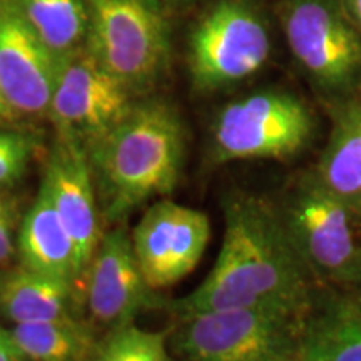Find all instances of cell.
Here are the masks:
<instances>
[{
  "label": "cell",
  "mask_w": 361,
  "mask_h": 361,
  "mask_svg": "<svg viewBox=\"0 0 361 361\" xmlns=\"http://www.w3.org/2000/svg\"><path fill=\"white\" fill-rule=\"evenodd\" d=\"M156 305L154 290L144 278L128 229L116 228L104 234L87 269V306L94 322L116 329L134 323Z\"/></svg>",
  "instance_id": "12"
},
{
  "label": "cell",
  "mask_w": 361,
  "mask_h": 361,
  "mask_svg": "<svg viewBox=\"0 0 361 361\" xmlns=\"http://www.w3.org/2000/svg\"><path fill=\"white\" fill-rule=\"evenodd\" d=\"M133 246L152 290H164L191 274L201 263L211 239L206 213L162 197L135 224Z\"/></svg>",
  "instance_id": "10"
},
{
  "label": "cell",
  "mask_w": 361,
  "mask_h": 361,
  "mask_svg": "<svg viewBox=\"0 0 361 361\" xmlns=\"http://www.w3.org/2000/svg\"><path fill=\"white\" fill-rule=\"evenodd\" d=\"M57 69L19 0H0V90L17 114H47Z\"/></svg>",
  "instance_id": "11"
},
{
  "label": "cell",
  "mask_w": 361,
  "mask_h": 361,
  "mask_svg": "<svg viewBox=\"0 0 361 361\" xmlns=\"http://www.w3.org/2000/svg\"><path fill=\"white\" fill-rule=\"evenodd\" d=\"M288 47L329 107L361 96V37L341 0H281Z\"/></svg>",
  "instance_id": "5"
},
{
  "label": "cell",
  "mask_w": 361,
  "mask_h": 361,
  "mask_svg": "<svg viewBox=\"0 0 361 361\" xmlns=\"http://www.w3.org/2000/svg\"><path fill=\"white\" fill-rule=\"evenodd\" d=\"M130 94L80 45L59 61L47 116L57 137L87 149L128 116L134 106Z\"/></svg>",
  "instance_id": "9"
},
{
  "label": "cell",
  "mask_w": 361,
  "mask_h": 361,
  "mask_svg": "<svg viewBox=\"0 0 361 361\" xmlns=\"http://www.w3.org/2000/svg\"><path fill=\"white\" fill-rule=\"evenodd\" d=\"M313 112L295 94L263 89L226 104L213 126V161L276 159L300 156L313 142Z\"/></svg>",
  "instance_id": "7"
},
{
  "label": "cell",
  "mask_w": 361,
  "mask_h": 361,
  "mask_svg": "<svg viewBox=\"0 0 361 361\" xmlns=\"http://www.w3.org/2000/svg\"><path fill=\"white\" fill-rule=\"evenodd\" d=\"M17 250L27 269L72 284L80 278L78 250L44 183L20 224Z\"/></svg>",
  "instance_id": "14"
},
{
  "label": "cell",
  "mask_w": 361,
  "mask_h": 361,
  "mask_svg": "<svg viewBox=\"0 0 361 361\" xmlns=\"http://www.w3.org/2000/svg\"><path fill=\"white\" fill-rule=\"evenodd\" d=\"M97 361H173L166 336L146 331L134 323L111 329L109 336L99 348Z\"/></svg>",
  "instance_id": "20"
},
{
  "label": "cell",
  "mask_w": 361,
  "mask_h": 361,
  "mask_svg": "<svg viewBox=\"0 0 361 361\" xmlns=\"http://www.w3.org/2000/svg\"><path fill=\"white\" fill-rule=\"evenodd\" d=\"M179 316L173 348L183 361H301L308 313L228 308Z\"/></svg>",
  "instance_id": "4"
},
{
  "label": "cell",
  "mask_w": 361,
  "mask_h": 361,
  "mask_svg": "<svg viewBox=\"0 0 361 361\" xmlns=\"http://www.w3.org/2000/svg\"><path fill=\"white\" fill-rule=\"evenodd\" d=\"M4 200V194H2V197H0V201H2Z\"/></svg>",
  "instance_id": "27"
},
{
  "label": "cell",
  "mask_w": 361,
  "mask_h": 361,
  "mask_svg": "<svg viewBox=\"0 0 361 361\" xmlns=\"http://www.w3.org/2000/svg\"><path fill=\"white\" fill-rule=\"evenodd\" d=\"M85 45L126 87L142 90L159 79L169 61V25L154 0H84Z\"/></svg>",
  "instance_id": "6"
},
{
  "label": "cell",
  "mask_w": 361,
  "mask_h": 361,
  "mask_svg": "<svg viewBox=\"0 0 361 361\" xmlns=\"http://www.w3.org/2000/svg\"><path fill=\"white\" fill-rule=\"evenodd\" d=\"M42 183L74 241L82 276L104 236L99 226L101 207L87 149L75 141L57 137L49 152Z\"/></svg>",
  "instance_id": "13"
},
{
  "label": "cell",
  "mask_w": 361,
  "mask_h": 361,
  "mask_svg": "<svg viewBox=\"0 0 361 361\" xmlns=\"http://www.w3.org/2000/svg\"><path fill=\"white\" fill-rule=\"evenodd\" d=\"M72 283L24 266L0 281V310L16 324L72 318Z\"/></svg>",
  "instance_id": "17"
},
{
  "label": "cell",
  "mask_w": 361,
  "mask_h": 361,
  "mask_svg": "<svg viewBox=\"0 0 361 361\" xmlns=\"http://www.w3.org/2000/svg\"><path fill=\"white\" fill-rule=\"evenodd\" d=\"M184 152L183 123L169 104H134L87 147L101 214L116 223L152 197L169 196L179 183Z\"/></svg>",
  "instance_id": "2"
},
{
  "label": "cell",
  "mask_w": 361,
  "mask_h": 361,
  "mask_svg": "<svg viewBox=\"0 0 361 361\" xmlns=\"http://www.w3.org/2000/svg\"><path fill=\"white\" fill-rule=\"evenodd\" d=\"M271 54L268 22L251 0H219L189 39V74L200 92L233 87L263 69Z\"/></svg>",
  "instance_id": "8"
},
{
  "label": "cell",
  "mask_w": 361,
  "mask_h": 361,
  "mask_svg": "<svg viewBox=\"0 0 361 361\" xmlns=\"http://www.w3.org/2000/svg\"><path fill=\"white\" fill-rule=\"evenodd\" d=\"M0 197H2V194H0Z\"/></svg>",
  "instance_id": "28"
},
{
  "label": "cell",
  "mask_w": 361,
  "mask_h": 361,
  "mask_svg": "<svg viewBox=\"0 0 361 361\" xmlns=\"http://www.w3.org/2000/svg\"><path fill=\"white\" fill-rule=\"evenodd\" d=\"M17 116H19L17 114V111L13 109V107L11 106V102L7 101L6 96H4V92L0 90V124L12 123Z\"/></svg>",
  "instance_id": "25"
},
{
  "label": "cell",
  "mask_w": 361,
  "mask_h": 361,
  "mask_svg": "<svg viewBox=\"0 0 361 361\" xmlns=\"http://www.w3.org/2000/svg\"><path fill=\"white\" fill-rule=\"evenodd\" d=\"M333 126L316 174L361 216V96L331 107Z\"/></svg>",
  "instance_id": "16"
},
{
  "label": "cell",
  "mask_w": 361,
  "mask_h": 361,
  "mask_svg": "<svg viewBox=\"0 0 361 361\" xmlns=\"http://www.w3.org/2000/svg\"><path fill=\"white\" fill-rule=\"evenodd\" d=\"M343 7L361 37V0H341Z\"/></svg>",
  "instance_id": "24"
},
{
  "label": "cell",
  "mask_w": 361,
  "mask_h": 361,
  "mask_svg": "<svg viewBox=\"0 0 361 361\" xmlns=\"http://www.w3.org/2000/svg\"><path fill=\"white\" fill-rule=\"evenodd\" d=\"M346 293H348V295L353 298L355 303L361 308V268H360V274H358V279H356L355 286L351 288L350 291H346Z\"/></svg>",
  "instance_id": "26"
},
{
  "label": "cell",
  "mask_w": 361,
  "mask_h": 361,
  "mask_svg": "<svg viewBox=\"0 0 361 361\" xmlns=\"http://www.w3.org/2000/svg\"><path fill=\"white\" fill-rule=\"evenodd\" d=\"M11 331L24 358L32 361H82L94 351L92 333L74 318L19 323Z\"/></svg>",
  "instance_id": "18"
},
{
  "label": "cell",
  "mask_w": 361,
  "mask_h": 361,
  "mask_svg": "<svg viewBox=\"0 0 361 361\" xmlns=\"http://www.w3.org/2000/svg\"><path fill=\"white\" fill-rule=\"evenodd\" d=\"M224 234L216 263L179 314L228 308L310 313L322 288L298 255L273 200L233 191L223 200Z\"/></svg>",
  "instance_id": "1"
},
{
  "label": "cell",
  "mask_w": 361,
  "mask_h": 361,
  "mask_svg": "<svg viewBox=\"0 0 361 361\" xmlns=\"http://www.w3.org/2000/svg\"><path fill=\"white\" fill-rule=\"evenodd\" d=\"M37 141L20 130L0 129V188L12 186L25 174Z\"/></svg>",
  "instance_id": "21"
},
{
  "label": "cell",
  "mask_w": 361,
  "mask_h": 361,
  "mask_svg": "<svg viewBox=\"0 0 361 361\" xmlns=\"http://www.w3.org/2000/svg\"><path fill=\"white\" fill-rule=\"evenodd\" d=\"M301 361H361V308L348 293L319 291L306 318Z\"/></svg>",
  "instance_id": "15"
},
{
  "label": "cell",
  "mask_w": 361,
  "mask_h": 361,
  "mask_svg": "<svg viewBox=\"0 0 361 361\" xmlns=\"http://www.w3.org/2000/svg\"><path fill=\"white\" fill-rule=\"evenodd\" d=\"M13 229H16V209L4 196L0 201V266L7 264L13 255Z\"/></svg>",
  "instance_id": "22"
},
{
  "label": "cell",
  "mask_w": 361,
  "mask_h": 361,
  "mask_svg": "<svg viewBox=\"0 0 361 361\" xmlns=\"http://www.w3.org/2000/svg\"><path fill=\"white\" fill-rule=\"evenodd\" d=\"M45 47L59 61L80 47L87 35L84 0H19Z\"/></svg>",
  "instance_id": "19"
},
{
  "label": "cell",
  "mask_w": 361,
  "mask_h": 361,
  "mask_svg": "<svg viewBox=\"0 0 361 361\" xmlns=\"http://www.w3.org/2000/svg\"><path fill=\"white\" fill-rule=\"evenodd\" d=\"M273 201L314 283L350 291L361 268V216L314 169L293 176Z\"/></svg>",
  "instance_id": "3"
},
{
  "label": "cell",
  "mask_w": 361,
  "mask_h": 361,
  "mask_svg": "<svg viewBox=\"0 0 361 361\" xmlns=\"http://www.w3.org/2000/svg\"><path fill=\"white\" fill-rule=\"evenodd\" d=\"M24 355L13 340L12 331L0 326V361H22Z\"/></svg>",
  "instance_id": "23"
}]
</instances>
